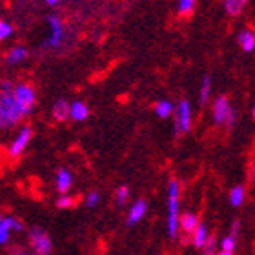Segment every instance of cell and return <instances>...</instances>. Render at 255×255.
<instances>
[{
  "instance_id": "cell-1",
  "label": "cell",
  "mask_w": 255,
  "mask_h": 255,
  "mask_svg": "<svg viewBox=\"0 0 255 255\" xmlns=\"http://www.w3.org/2000/svg\"><path fill=\"white\" fill-rule=\"evenodd\" d=\"M13 84L15 82L11 80L0 82V131L15 129L20 121L27 119L26 112L13 97Z\"/></svg>"
},
{
  "instance_id": "cell-2",
  "label": "cell",
  "mask_w": 255,
  "mask_h": 255,
  "mask_svg": "<svg viewBox=\"0 0 255 255\" xmlns=\"http://www.w3.org/2000/svg\"><path fill=\"white\" fill-rule=\"evenodd\" d=\"M179 210H181V182L173 179L168 186V235L170 239H177L179 235Z\"/></svg>"
},
{
  "instance_id": "cell-3",
  "label": "cell",
  "mask_w": 255,
  "mask_h": 255,
  "mask_svg": "<svg viewBox=\"0 0 255 255\" xmlns=\"http://www.w3.org/2000/svg\"><path fill=\"white\" fill-rule=\"evenodd\" d=\"M13 97L29 117L35 104H37V90L29 82H18V84H13Z\"/></svg>"
},
{
  "instance_id": "cell-4",
  "label": "cell",
  "mask_w": 255,
  "mask_h": 255,
  "mask_svg": "<svg viewBox=\"0 0 255 255\" xmlns=\"http://www.w3.org/2000/svg\"><path fill=\"white\" fill-rule=\"evenodd\" d=\"M171 117L175 119V133L177 135H186L191 129V106L188 101H181L173 110V115Z\"/></svg>"
},
{
  "instance_id": "cell-5",
  "label": "cell",
  "mask_w": 255,
  "mask_h": 255,
  "mask_svg": "<svg viewBox=\"0 0 255 255\" xmlns=\"http://www.w3.org/2000/svg\"><path fill=\"white\" fill-rule=\"evenodd\" d=\"M31 137H33L31 126H22L20 129H18V133L15 135V138L11 140L9 148H7L9 159H18V157L27 149V146L31 142Z\"/></svg>"
},
{
  "instance_id": "cell-6",
  "label": "cell",
  "mask_w": 255,
  "mask_h": 255,
  "mask_svg": "<svg viewBox=\"0 0 255 255\" xmlns=\"http://www.w3.org/2000/svg\"><path fill=\"white\" fill-rule=\"evenodd\" d=\"M29 246H31L33 252L38 255H49L53 252L51 237L48 235V232H44V230L38 228V226L29 230Z\"/></svg>"
},
{
  "instance_id": "cell-7",
  "label": "cell",
  "mask_w": 255,
  "mask_h": 255,
  "mask_svg": "<svg viewBox=\"0 0 255 255\" xmlns=\"http://www.w3.org/2000/svg\"><path fill=\"white\" fill-rule=\"evenodd\" d=\"M48 26H49V37L46 40V46H49L51 49H57L62 46L64 37H66V26H64L62 18H59L57 15L48 16Z\"/></svg>"
},
{
  "instance_id": "cell-8",
  "label": "cell",
  "mask_w": 255,
  "mask_h": 255,
  "mask_svg": "<svg viewBox=\"0 0 255 255\" xmlns=\"http://www.w3.org/2000/svg\"><path fill=\"white\" fill-rule=\"evenodd\" d=\"M24 226L13 215H2L0 213V246H5L11 241V234L22 232Z\"/></svg>"
},
{
  "instance_id": "cell-9",
  "label": "cell",
  "mask_w": 255,
  "mask_h": 255,
  "mask_svg": "<svg viewBox=\"0 0 255 255\" xmlns=\"http://www.w3.org/2000/svg\"><path fill=\"white\" fill-rule=\"evenodd\" d=\"M230 110H232V104H230L228 97H217L212 104V117H213V123L215 124H224L226 117H228Z\"/></svg>"
},
{
  "instance_id": "cell-10",
  "label": "cell",
  "mask_w": 255,
  "mask_h": 255,
  "mask_svg": "<svg viewBox=\"0 0 255 255\" xmlns=\"http://www.w3.org/2000/svg\"><path fill=\"white\" fill-rule=\"evenodd\" d=\"M146 212H148V202L144 199H138L131 204L129 212H128V224L133 226V224L140 223L144 217H146Z\"/></svg>"
},
{
  "instance_id": "cell-11",
  "label": "cell",
  "mask_w": 255,
  "mask_h": 255,
  "mask_svg": "<svg viewBox=\"0 0 255 255\" xmlns=\"http://www.w3.org/2000/svg\"><path fill=\"white\" fill-rule=\"evenodd\" d=\"M90 117V108L88 104L82 101H75L69 102V119L75 121V123H82L86 119Z\"/></svg>"
},
{
  "instance_id": "cell-12",
  "label": "cell",
  "mask_w": 255,
  "mask_h": 255,
  "mask_svg": "<svg viewBox=\"0 0 255 255\" xmlns=\"http://www.w3.org/2000/svg\"><path fill=\"white\" fill-rule=\"evenodd\" d=\"M55 184H57V191L59 193H68L73 186V173L66 168L57 171V179H55Z\"/></svg>"
},
{
  "instance_id": "cell-13",
  "label": "cell",
  "mask_w": 255,
  "mask_h": 255,
  "mask_svg": "<svg viewBox=\"0 0 255 255\" xmlns=\"http://www.w3.org/2000/svg\"><path fill=\"white\" fill-rule=\"evenodd\" d=\"M237 42L245 53H254L255 49V33L254 29H243L237 37Z\"/></svg>"
},
{
  "instance_id": "cell-14",
  "label": "cell",
  "mask_w": 255,
  "mask_h": 255,
  "mask_svg": "<svg viewBox=\"0 0 255 255\" xmlns=\"http://www.w3.org/2000/svg\"><path fill=\"white\" fill-rule=\"evenodd\" d=\"M190 235H191V243H193V246H195L197 250H202V248H204V243H206V239H208V235H210V232H208L206 224L199 223Z\"/></svg>"
},
{
  "instance_id": "cell-15",
  "label": "cell",
  "mask_w": 255,
  "mask_h": 255,
  "mask_svg": "<svg viewBox=\"0 0 255 255\" xmlns=\"http://www.w3.org/2000/svg\"><path fill=\"white\" fill-rule=\"evenodd\" d=\"M29 57L27 53V49L24 46H15V48H11L5 55V62L9 64V66H16V64H22L24 60Z\"/></svg>"
},
{
  "instance_id": "cell-16",
  "label": "cell",
  "mask_w": 255,
  "mask_h": 255,
  "mask_svg": "<svg viewBox=\"0 0 255 255\" xmlns=\"http://www.w3.org/2000/svg\"><path fill=\"white\" fill-rule=\"evenodd\" d=\"M197 224H199V217H197L195 213L186 212L182 213V215H179V230H182L184 234L190 235L195 230Z\"/></svg>"
},
{
  "instance_id": "cell-17",
  "label": "cell",
  "mask_w": 255,
  "mask_h": 255,
  "mask_svg": "<svg viewBox=\"0 0 255 255\" xmlns=\"http://www.w3.org/2000/svg\"><path fill=\"white\" fill-rule=\"evenodd\" d=\"M51 115H53L55 121L64 123L69 119V102L66 99H59V101L53 104V110H51Z\"/></svg>"
},
{
  "instance_id": "cell-18",
  "label": "cell",
  "mask_w": 255,
  "mask_h": 255,
  "mask_svg": "<svg viewBox=\"0 0 255 255\" xmlns=\"http://www.w3.org/2000/svg\"><path fill=\"white\" fill-rule=\"evenodd\" d=\"M173 110H175V104L171 101H168V99H162V101L155 102V106H153L155 115L159 119H164V121L173 115Z\"/></svg>"
},
{
  "instance_id": "cell-19",
  "label": "cell",
  "mask_w": 255,
  "mask_h": 255,
  "mask_svg": "<svg viewBox=\"0 0 255 255\" xmlns=\"http://www.w3.org/2000/svg\"><path fill=\"white\" fill-rule=\"evenodd\" d=\"M224 11L230 16H239L248 5V0H223Z\"/></svg>"
},
{
  "instance_id": "cell-20",
  "label": "cell",
  "mask_w": 255,
  "mask_h": 255,
  "mask_svg": "<svg viewBox=\"0 0 255 255\" xmlns=\"http://www.w3.org/2000/svg\"><path fill=\"white\" fill-rule=\"evenodd\" d=\"M228 199H230V204H232L234 208H241L246 201V188L241 186V184L234 186L232 190H230Z\"/></svg>"
},
{
  "instance_id": "cell-21",
  "label": "cell",
  "mask_w": 255,
  "mask_h": 255,
  "mask_svg": "<svg viewBox=\"0 0 255 255\" xmlns=\"http://www.w3.org/2000/svg\"><path fill=\"white\" fill-rule=\"evenodd\" d=\"M237 248V235L228 234L226 237H223L221 246H219V254L221 255H232Z\"/></svg>"
},
{
  "instance_id": "cell-22",
  "label": "cell",
  "mask_w": 255,
  "mask_h": 255,
  "mask_svg": "<svg viewBox=\"0 0 255 255\" xmlns=\"http://www.w3.org/2000/svg\"><path fill=\"white\" fill-rule=\"evenodd\" d=\"M210 95H212V79H210V75H204V77H202L201 91H199V102H201L202 106L208 104Z\"/></svg>"
},
{
  "instance_id": "cell-23",
  "label": "cell",
  "mask_w": 255,
  "mask_h": 255,
  "mask_svg": "<svg viewBox=\"0 0 255 255\" xmlns=\"http://www.w3.org/2000/svg\"><path fill=\"white\" fill-rule=\"evenodd\" d=\"M13 33H15V27H13V24L7 20H4V18H0V44L5 42L7 38L13 37Z\"/></svg>"
},
{
  "instance_id": "cell-24",
  "label": "cell",
  "mask_w": 255,
  "mask_h": 255,
  "mask_svg": "<svg viewBox=\"0 0 255 255\" xmlns=\"http://www.w3.org/2000/svg\"><path fill=\"white\" fill-rule=\"evenodd\" d=\"M129 201V188L128 186H119L115 190V202L119 208H124Z\"/></svg>"
},
{
  "instance_id": "cell-25",
  "label": "cell",
  "mask_w": 255,
  "mask_h": 255,
  "mask_svg": "<svg viewBox=\"0 0 255 255\" xmlns=\"http://www.w3.org/2000/svg\"><path fill=\"white\" fill-rule=\"evenodd\" d=\"M197 0H179V5H177V13L181 16H188L193 13L195 9Z\"/></svg>"
},
{
  "instance_id": "cell-26",
  "label": "cell",
  "mask_w": 255,
  "mask_h": 255,
  "mask_svg": "<svg viewBox=\"0 0 255 255\" xmlns=\"http://www.w3.org/2000/svg\"><path fill=\"white\" fill-rule=\"evenodd\" d=\"M75 204H77V199L71 197L69 193H60L59 199H57V208H60V210H71Z\"/></svg>"
},
{
  "instance_id": "cell-27",
  "label": "cell",
  "mask_w": 255,
  "mask_h": 255,
  "mask_svg": "<svg viewBox=\"0 0 255 255\" xmlns=\"http://www.w3.org/2000/svg\"><path fill=\"white\" fill-rule=\"evenodd\" d=\"M86 206L88 208H97L101 204V193L99 191H90L88 195H86Z\"/></svg>"
},
{
  "instance_id": "cell-28",
  "label": "cell",
  "mask_w": 255,
  "mask_h": 255,
  "mask_svg": "<svg viewBox=\"0 0 255 255\" xmlns=\"http://www.w3.org/2000/svg\"><path fill=\"white\" fill-rule=\"evenodd\" d=\"M215 246H217V243H215V237L213 235H208L206 243H204V254H215Z\"/></svg>"
},
{
  "instance_id": "cell-29",
  "label": "cell",
  "mask_w": 255,
  "mask_h": 255,
  "mask_svg": "<svg viewBox=\"0 0 255 255\" xmlns=\"http://www.w3.org/2000/svg\"><path fill=\"white\" fill-rule=\"evenodd\" d=\"M235 123H237V112H235L234 108H232V110H230V113H228V117H226V121H224V126H226V128H234Z\"/></svg>"
},
{
  "instance_id": "cell-30",
  "label": "cell",
  "mask_w": 255,
  "mask_h": 255,
  "mask_svg": "<svg viewBox=\"0 0 255 255\" xmlns=\"http://www.w3.org/2000/svg\"><path fill=\"white\" fill-rule=\"evenodd\" d=\"M62 0H46V4L48 5H51V7H55V5H59Z\"/></svg>"
}]
</instances>
